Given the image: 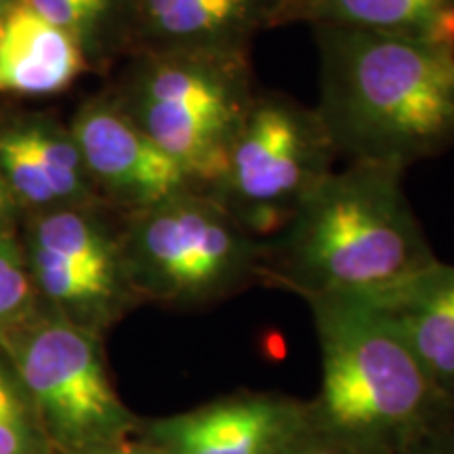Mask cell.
<instances>
[{
  "label": "cell",
  "mask_w": 454,
  "mask_h": 454,
  "mask_svg": "<svg viewBox=\"0 0 454 454\" xmlns=\"http://www.w3.org/2000/svg\"><path fill=\"white\" fill-rule=\"evenodd\" d=\"M0 454H36V423L30 402L0 362Z\"/></svg>",
  "instance_id": "ac0fdd59"
},
{
  "label": "cell",
  "mask_w": 454,
  "mask_h": 454,
  "mask_svg": "<svg viewBox=\"0 0 454 454\" xmlns=\"http://www.w3.org/2000/svg\"><path fill=\"white\" fill-rule=\"evenodd\" d=\"M0 175L21 211L98 207L70 124L41 110H0Z\"/></svg>",
  "instance_id": "30bf717a"
},
{
  "label": "cell",
  "mask_w": 454,
  "mask_h": 454,
  "mask_svg": "<svg viewBox=\"0 0 454 454\" xmlns=\"http://www.w3.org/2000/svg\"><path fill=\"white\" fill-rule=\"evenodd\" d=\"M309 421V406L274 391H236L145 425L144 438L167 454H278Z\"/></svg>",
  "instance_id": "8fae6325"
},
{
  "label": "cell",
  "mask_w": 454,
  "mask_h": 454,
  "mask_svg": "<svg viewBox=\"0 0 454 454\" xmlns=\"http://www.w3.org/2000/svg\"><path fill=\"white\" fill-rule=\"evenodd\" d=\"M67 124L101 202L114 213L144 211L196 187L106 90L84 99Z\"/></svg>",
  "instance_id": "9c48e42d"
},
{
  "label": "cell",
  "mask_w": 454,
  "mask_h": 454,
  "mask_svg": "<svg viewBox=\"0 0 454 454\" xmlns=\"http://www.w3.org/2000/svg\"><path fill=\"white\" fill-rule=\"evenodd\" d=\"M343 26L454 51V0H288L282 26Z\"/></svg>",
  "instance_id": "9a60e30c"
},
{
  "label": "cell",
  "mask_w": 454,
  "mask_h": 454,
  "mask_svg": "<svg viewBox=\"0 0 454 454\" xmlns=\"http://www.w3.org/2000/svg\"><path fill=\"white\" fill-rule=\"evenodd\" d=\"M20 211V204H17L9 185L4 184L3 175H0V234H13V221Z\"/></svg>",
  "instance_id": "44dd1931"
},
{
  "label": "cell",
  "mask_w": 454,
  "mask_h": 454,
  "mask_svg": "<svg viewBox=\"0 0 454 454\" xmlns=\"http://www.w3.org/2000/svg\"><path fill=\"white\" fill-rule=\"evenodd\" d=\"M87 72V59L70 34L17 0L0 32V95L49 98Z\"/></svg>",
  "instance_id": "5bb4252c"
},
{
  "label": "cell",
  "mask_w": 454,
  "mask_h": 454,
  "mask_svg": "<svg viewBox=\"0 0 454 454\" xmlns=\"http://www.w3.org/2000/svg\"><path fill=\"white\" fill-rule=\"evenodd\" d=\"M402 454H454V427L419 442Z\"/></svg>",
  "instance_id": "ffe728a7"
},
{
  "label": "cell",
  "mask_w": 454,
  "mask_h": 454,
  "mask_svg": "<svg viewBox=\"0 0 454 454\" xmlns=\"http://www.w3.org/2000/svg\"><path fill=\"white\" fill-rule=\"evenodd\" d=\"M402 179L404 170L372 162L328 173L265 240L261 286L303 301L371 294L434 265Z\"/></svg>",
  "instance_id": "7a4b0ae2"
},
{
  "label": "cell",
  "mask_w": 454,
  "mask_h": 454,
  "mask_svg": "<svg viewBox=\"0 0 454 454\" xmlns=\"http://www.w3.org/2000/svg\"><path fill=\"white\" fill-rule=\"evenodd\" d=\"M278 454H362L311 421L305 423Z\"/></svg>",
  "instance_id": "d6986e66"
},
{
  "label": "cell",
  "mask_w": 454,
  "mask_h": 454,
  "mask_svg": "<svg viewBox=\"0 0 454 454\" xmlns=\"http://www.w3.org/2000/svg\"><path fill=\"white\" fill-rule=\"evenodd\" d=\"M357 297L387 316L435 387L454 404V265L438 259L387 288Z\"/></svg>",
  "instance_id": "4fadbf2b"
},
{
  "label": "cell",
  "mask_w": 454,
  "mask_h": 454,
  "mask_svg": "<svg viewBox=\"0 0 454 454\" xmlns=\"http://www.w3.org/2000/svg\"><path fill=\"white\" fill-rule=\"evenodd\" d=\"M314 106L259 89L208 194L253 236L268 240L337 160Z\"/></svg>",
  "instance_id": "8992f818"
},
{
  "label": "cell",
  "mask_w": 454,
  "mask_h": 454,
  "mask_svg": "<svg viewBox=\"0 0 454 454\" xmlns=\"http://www.w3.org/2000/svg\"><path fill=\"white\" fill-rule=\"evenodd\" d=\"M121 217L122 263L137 299L208 308L261 284L265 240L207 190L187 187Z\"/></svg>",
  "instance_id": "5b68a950"
},
{
  "label": "cell",
  "mask_w": 454,
  "mask_h": 454,
  "mask_svg": "<svg viewBox=\"0 0 454 454\" xmlns=\"http://www.w3.org/2000/svg\"><path fill=\"white\" fill-rule=\"evenodd\" d=\"M70 34L87 59L89 72H107L133 49L139 0H24Z\"/></svg>",
  "instance_id": "2e32d148"
},
{
  "label": "cell",
  "mask_w": 454,
  "mask_h": 454,
  "mask_svg": "<svg viewBox=\"0 0 454 454\" xmlns=\"http://www.w3.org/2000/svg\"><path fill=\"white\" fill-rule=\"evenodd\" d=\"M314 106L337 156L406 170L454 147V51L343 26H311Z\"/></svg>",
  "instance_id": "6da1fadb"
},
{
  "label": "cell",
  "mask_w": 454,
  "mask_h": 454,
  "mask_svg": "<svg viewBox=\"0 0 454 454\" xmlns=\"http://www.w3.org/2000/svg\"><path fill=\"white\" fill-rule=\"evenodd\" d=\"M288 0H139L135 51H251ZM129 53V55H130Z\"/></svg>",
  "instance_id": "7c38bea8"
},
{
  "label": "cell",
  "mask_w": 454,
  "mask_h": 454,
  "mask_svg": "<svg viewBox=\"0 0 454 454\" xmlns=\"http://www.w3.org/2000/svg\"><path fill=\"white\" fill-rule=\"evenodd\" d=\"M106 204L32 213L26 257L34 286L67 320L98 333L133 303L121 251V227Z\"/></svg>",
  "instance_id": "ba28073f"
},
{
  "label": "cell",
  "mask_w": 454,
  "mask_h": 454,
  "mask_svg": "<svg viewBox=\"0 0 454 454\" xmlns=\"http://www.w3.org/2000/svg\"><path fill=\"white\" fill-rule=\"evenodd\" d=\"M322 354L309 419L362 454H402L454 427V404L435 387L397 328L357 294L305 299Z\"/></svg>",
  "instance_id": "3957f363"
},
{
  "label": "cell",
  "mask_w": 454,
  "mask_h": 454,
  "mask_svg": "<svg viewBox=\"0 0 454 454\" xmlns=\"http://www.w3.org/2000/svg\"><path fill=\"white\" fill-rule=\"evenodd\" d=\"M98 337L59 314L30 328L13 348L38 429L64 454L127 440L137 427L112 387Z\"/></svg>",
  "instance_id": "52a82bcc"
},
{
  "label": "cell",
  "mask_w": 454,
  "mask_h": 454,
  "mask_svg": "<svg viewBox=\"0 0 454 454\" xmlns=\"http://www.w3.org/2000/svg\"><path fill=\"white\" fill-rule=\"evenodd\" d=\"M106 93L208 190L257 95L251 51H135Z\"/></svg>",
  "instance_id": "277c9868"
},
{
  "label": "cell",
  "mask_w": 454,
  "mask_h": 454,
  "mask_svg": "<svg viewBox=\"0 0 454 454\" xmlns=\"http://www.w3.org/2000/svg\"><path fill=\"white\" fill-rule=\"evenodd\" d=\"M17 4V0H0V32H3L4 24H7V17L13 7Z\"/></svg>",
  "instance_id": "603a6c76"
},
{
  "label": "cell",
  "mask_w": 454,
  "mask_h": 454,
  "mask_svg": "<svg viewBox=\"0 0 454 454\" xmlns=\"http://www.w3.org/2000/svg\"><path fill=\"white\" fill-rule=\"evenodd\" d=\"M81 454H167L162 452L160 448L150 444V442H141V444H130L127 440L121 442H114V444H106V446H98V448H90L87 452Z\"/></svg>",
  "instance_id": "7402d4cb"
},
{
  "label": "cell",
  "mask_w": 454,
  "mask_h": 454,
  "mask_svg": "<svg viewBox=\"0 0 454 454\" xmlns=\"http://www.w3.org/2000/svg\"><path fill=\"white\" fill-rule=\"evenodd\" d=\"M34 288L24 244L15 234H0V328L30 311Z\"/></svg>",
  "instance_id": "e0dca14e"
}]
</instances>
